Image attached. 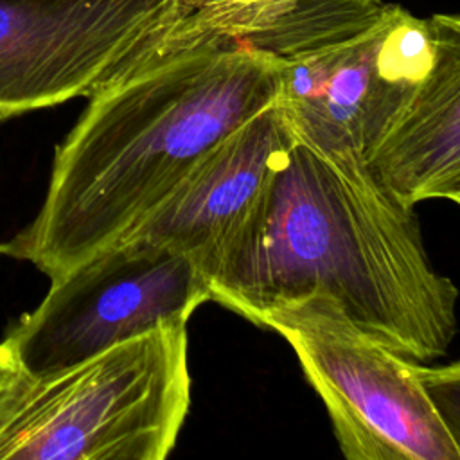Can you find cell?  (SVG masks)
Returning a JSON list of instances; mask_svg holds the SVG:
<instances>
[{
    "label": "cell",
    "mask_w": 460,
    "mask_h": 460,
    "mask_svg": "<svg viewBox=\"0 0 460 460\" xmlns=\"http://www.w3.org/2000/svg\"><path fill=\"white\" fill-rule=\"evenodd\" d=\"M279 59L171 0L54 151L34 219L0 253L56 280L128 237L223 138L277 102Z\"/></svg>",
    "instance_id": "6da1fadb"
},
{
    "label": "cell",
    "mask_w": 460,
    "mask_h": 460,
    "mask_svg": "<svg viewBox=\"0 0 460 460\" xmlns=\"http://www.w3.org/2000/svg\"><path fill=\"white\" fill-rule=\"evenodd\" d=\"M208 289L250 322L325 291L363 332L419 363L444 356L456 332L458 291L431 266L413 207L296 140Z\"/></svg>",
    "instance_id": "7a4b0ae2"
},
{
    "label": "cell",
    "mask_w": 460,
    "mask_h": 460,
    "mask_svg": "<svg viewBox=\"0 0 460 460\" xmlns=\"http://www.w3.org/2000/svg\"><path fill=\"white\" fill-rule=\"evenodd\" d=\"M190 385L187 322H164L31 379L0 417V460H164Z\"/></svg>",
    "instance_id": "3957f363"
},
{
    "label": "cell",
    "mask_w": 460,
    "mask_h": 460,
    "mask_svg": "<svg viewBox=\"0 0 460 460\" xmlns=\"http://www.w3.org/2000/svg\"><path fill=\"white\" fill-rule=\"evenodd\" d=\"M252 323L289 343L349 460H460L413 359L363 332L332 295L311 291L270 305Z\"/></svg>",
    "instance_id": "277c9868"
},
{
    "label": "cell",
    "mask_w": 460,
    "mask_h": 460,
    "mask_svg": "<svg viewBox=\"0 0 460 460\" xmlns=\"http://www.w3.org/2000/svg\"><path fill=\"white\" fill-rule=\"evenodd\" d=\"M433 61L428 18L385 2L323 43L279 59V106L296 142L338 167L367 164Z\"/></svg>",
    "instance_id": "5b68a950"
},
{
    "label": "cell",
    "mask_w": 460,
    "mask_h": 460,
    "mask_svg": "<svg viewBox=\"0 0 460 460\" xmlns=\"http://www.w3.org/2000/svg\"><path fill=\"white\" fill-rule=\"evenodd\" d=\"M208 300L207 280L185 255L128 237L50 280L4 341L22 372L41 379L164 322H189Z\"/></svg>",
    "instance_id": "8992f818"
},
{
    "label": "cell",
    "mask_w": 460,
    "mask_h": 460,
    "mask_svg": "<svg viewBox=\"0 0 460 460\" xmlns=\"http://www.w3.org/2000/svg\"><path fill=\"white\" fill-rule=\"evenodd\" d=\"M171 0H0V120L88 97Z\"/></svg>",
    "instance_id": "52a82bcc"
},
{
    "label": "cell",
    "mask_w": 460,
    "mask_h": 460,
    "mask_svg": "<svg viewBox=\"0 0 460 460\" xmlns=\"http://www.w3.org/2000/svg\"><path fill=\"white\" fill-rule=\"evenodd\" d=\"M293 142L277 101L212 147L128 237L185 255L208 284L264 201Z\"/></svg>",
    "instance_id": "ba28073f"
},
{
    "label": "cell",
    "mask_w": 460,
    "mask_h": 460,
    "mask_svg": "<svg viewBox=\"0 0 460 460\" xmlns=\"http://www.w3.org/2000/svg\"><path fill=\"white\" fill-rule=\"evenodd\" d=\"M428 25L431 66L367 164L379 189L411 207L460 176V13Z\"/></svg>",
    "instance_id": "9c48e42d"
},
{
    "label": "cell",
    "mask_w": 460,
    "mask_h": 460,
    "mask_svg": "<svg viewBox=\"0 0 460 460\" xmlns=\"http://www.w3.org/2000/svg\"><path fill=\"white\" fill-rule=\"evenodd\" d=\"M413 374L460 453V361L440 367L413 361Z\"/></svg>",
    "instance_id": "30bf717a"
},
{
    "label": "cell",
    "mask_w": 460,
    "mask_h": 460,
    "mask_svg": "<svg viewBox=\"0 0 460 460\" xmlns=\"http://www.w3.org/2000/svg\"><path fill=\"white\" fill-rule=\"evenodd\" d=\"M31 377L18 367L9 345L0 341V417L11 408L18 395L25 390Z\"/></svg>",
    "instance_id": "8fae6325"
},
{
    "label": "cell",
    "mask_w": 460,
    "mask_h": 460,
    "mask_svg": "<svg viewBox=\"0 0 460 460\" xmlns=\"http://www.w3.org/2000/svg\"><path fill=\"white\" fill-rule=\"evenodd\" d=\"M435 198L449 199V201H453V203H456L460 207V176H456L455 180H451L449 183L440 187L438 192L435 194Z\"/></svg>",
    "instance_id": "7c38bea8"
}]
</instances>
